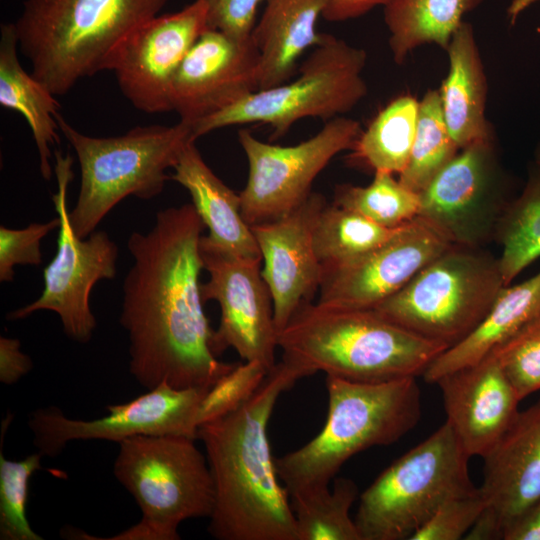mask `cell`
Returning a JSON list of instances; mask_svg holds the SVG:
<instances>
[{"mask_svg":"<svg viewBox=\"0 0 540 540\" xmlns=\"http://www.w3.org/2000/svg\"><path fill=\"white\" fill-rule=\"evenodd\" d=\"M206 228L194 205L156 214L133 232V258L122 285L120 324L129 339V370L147 390L162 383L209 390L236 364L218 360L200 290V239Z\"/></svg>","mask_w":540,"mask_h":540,"instance_id":"cell-1","label":"cell"},{"mask_svg":"<svg viewBox=\"0 0 540 540\" xmlns=\"http://www.w3.org/2000/svg\"><path fill=\"white\" fill-rule=\"evenodd\" d=\"M304 377L301 369L281 360L248 401L199 427L197 439L214 484L208 531L215 539L298 540L267 428L279 397Z\"/></svg>","mask_w":540,"mask_h":540,"instance_id":"cell-2","label":"cell"},{"mask_svg":"<svg viewBox=\"0 0 540 540\" xmlns=\"http://www.w3.org/2000/svg\"><path fill=\"white\" fill-rule=\"evenodd\" d=\"M281 360L306 376L324 372L356 382L423 375L447 348L389 321L374 309L308 302L278 332Z\"/></svg>","mask_w":540,"mask_h":540,"instance_id":"cell-3","label":"cell"},{"mask_svg":"<svg viewBox=\"0 0 540 540\" xmlns=\"http://www.w3.org/2000/svg\"><path fill=\"white\" fill-rule=\"evenodd\" d=\"M168 0H25L14 23L32 75L53 95L105 70L117 46Z\"/></svg>","mask_w":540,"mask_h":540,"instance_id":"cell-4","label":"cell"},{"mask_svg":"<svg viewBox=\"0 0 540 540\" xmlns=\"http://www.w3.org/2000/svg\"><path fill=\"white\" fill-rule=\"evenodd\" d=\"M325 384L328 411L321 431L302 447L275 458L289 495L328 486L352 456L397 442L421 417L416 377L371 383L326 376Z\"/></svg>","mask_w":540,"mask_h":540,"instance_id":"cell-5","label":"cell"},{"mask_svg":"<svg viewBox=\"0 0 540 540\" xmlns=\"http://www.w3.org/2000/svg\"><path fill=\"white\" fill-rule=\"evenodd\" d=\"M56 119L80 166V190L69 218L82 239L126 197L158 196L171 179L166 171L175 166L185 145L196 141L191 125L183 121L173 126H136L116 137H91L61 114Z\"/></svg>","mask_w":540,"mask_h":540,"instance_id":"cell-6","label":"cell"},{"mask_svg":"<svg viewBox=\"0 0 540 540\" xmlns=\"http://www.w3.org/2000/svg\"><path fill=\"white\" fill-rule=\"evenodd\" d=\"M116 479L134 497L142 519L116 540H178V526L210 517L214 484L206 456L182 436H133L118 442Z\"/></svg>","mask_w":540,"mask_h":540,"instance_id":"cell-7","label":"cell"},{"mask_svg":"<svg viewBox=\"0 0 540 540\" xmlns=\"http://www.w3.org/2000/svg\"><path fill=\"white\" fill-rule=\"evenodd\" d=\"M469 459L445 422L361 493L354 517L361 540H410L446 502L476 492Z\"/></svg>","mask_w":540,"mask_h":540,"instance_id":"cell-8","label":"cell"},{"mask_svg":"<svg viewBox=\"0 0 540 540\" xmlns=\"http://www.w3.org/2000/svg\"><path fill=\"white\" fill-rule=\"evenodd\" d=\"M504 286L498 258L452 246L373 309L448 349L478 326Z\"/></svg>","mask_w":540,"mask_h":540,"instance_id":"cell-9","label":"cell"},{"mask_svg":"<svg viewBox=\"0 0 540 540\" xmlns=\"http://www.w3.org/2000/svg\"><path fill=\"white\" fill-rule=\"evenodd\" d=\"M367 52L332 34L302 62L291 82L258 90L222 111L191 125L195 140L216 129L250 123L269 125L273 139L299 120H330L350 112L368 93L362 76Z\"/></svg>","mask_w":540,"mask_h":540,"instance_id":"cell-10","label":"cell"},{"mask_svg":"<svg viewBox=\"0 0 540 540\" xmlns=\"http://www.w3.org/2000/svg\"><path fill=\"white\" fill-rule=\"evenodd\" d=\"M54 155L58 189L52 201L60 218L56 255L43 271L41 295L32 303L10 311L6 318L15 321L40 310L53 311L59 316L67 337L87 343L96 328L90 307L91 291L98 281L115 277L118 246L105 231H94L84 239L76 235L67 208L73 158L58 149Z\"/></svg>","mask_w":540,"mask_h":540,"instance_id":"cell-11","label":"cell"},{"mask_svg":"<svg viewBox=\"0 0 540 540\" xmlns=\"http://www.w3.org/2000/svg\"><path fill=\"white\" fill-rule=\"evenodd\" d=\"M361 131L359 121L339 116L305 141L280 146L239 130L238 142L249 165L247 183L239 193L245 222H270L297 208L312 193L315 178L337 154L351 150Z\"/></svg>","mask_w":540,"mask_h":540,"instance_id":"cell-12","label":"cell"},{"mask_svg":"<svg viewBox=\"0 0 540 540\" xmlns=\"http://www.w3.org/2000/svg\"><path fill=\"white\" fill-rule=\"evenodd\" d=\"M208 390L175 388L166 383L92 420L66 417L59 408H39L28 419L33 443L42 456L55 457L74 440H108L145 436H182L197 440L200 407Z\"/></svg>","mask_w":540,"mask_h":540,"instance_id":"cell-13","label":"cell"},{"mask_svg":"<svg viewBox=\"0 0 540 540\" xmlns=\"http://www.w3.org/2000/svg\"><path fill=\"white\" fill-rule=\"evenodd\" d=\"M203 269L209 279L201 283L205 302L215 300L221 311L211 348L216 357L233 348L245 361L261 362L269 371L276 365L277 328L273 299L262 276V258L236 256L200 239Z\"/></svg>","mask_w":540,"mask_h":540,"instance_id":"cell-14","label":"cell"},{"mask_svg":"<svg viewBox=\"0 0 540 540\" xmlns=\"http://www.w3.org/2000/svg\"><path fill=\"white\" fill-rule=\"evenodd\" d=\"M207 29V5L204 0H195L131 32L113 51L105 70L114 72L121 92L136 109L146 113L172 111L174 75Z\"/></svg>","mask_w":540,"mask_h":540,"instance_id":"cell-15","label":"cell"},{"mask_svg":"<svg viewBox=\"0 0 540 540\" xmlns=\"http://www.w3.org/2000/svg\"><path fill=\"white\" fill-rule=\"evenodd\" d=\"M419 195L418 217L455 246L479 247L507 204L495 195L493 138L460 149Z\"/></svg>","mask_w":540,"mask_h":540,"instance_id":"cell-16","label":"cell"},{"mask_svg":"<svg viewBox=\"0 0 540 540\" xmlns=\"http://www.w3.org/2000/svg\"><path fill=\"white\" fill-rule=\"evenodd\" d=\"M453 245L420 217L362 257L323 271L317 303L373 309L403 288L421 269Z\"/></svg>","mask_w":540,"mask_h":540,"instance_id":"cell-17","label":"cell"},{"mask_svg":"<svg viewBox=\"0 0 540 540\" xmlns=\"http://www.w3.org/2000/svg\"><path fill=\"white\" fill-rule=\"evenodd\" d=\"M259 85L260 55L252 37L239 40L207 29L174 75L172 110L192 125L258 91Z\"/></svg>","mask_w":540,"mask_h":540,"instance_id":"cell-18","label":"cell"},{"mask_svg":"<svg viewBox=\"0 0 540 540\" xmlns=\"http://www.w3.org/2000/svg\"><path fill=\"white\" fill-rule=\"evenodd\" d=\"M326 203L323 195L312 192L285 216L250 226L262 256V276L272 295L277 332L319 292L323 270L313 233Z\"/></svg>","mask_w":540,"mask_h":540,"instance_id":"cell-19","label":"cell"},{"mask_svg":"<svg viewBox=\"0 0 540 540\" xmlns=\"http://www.w3.org/2000/svg\"><path fill=\"white\" fill-rule=\"evenodd\" d=\"M435 384L442 391L446 422L470 458H483L519 413L521 401L493 352Z\"/></svg>","mask_w":540,"mask_h":540,"instance_id":"cell-20","label":"cell"},{"mask_svg":"<svg viewBox=\"0 0 540 540\" xmlns=\"http://www.w3.org/2000/svg\"><path fill=\"white\" fill-rule=\"evenodd\" d=\"M483 459L480 516L504 539L540 498V399L519 411Z\"/></svg>","mask_w":540,"mask_h":540,"instance_id":"cell-21","label":"cell"},{"mask_svg":"<svg viewBox=\"0 0 540 540\" xmlns=\"http://www.w3.org/2000/svg\"><path fill=\"white\" fill-rule=\"evenodd\" d=\"M195 142L190 141L183 148L171 179L190 193L192 204L209 230L203 238L230 254L262 258L252 230L242 217L240 194L215 175Z\"/></svg>","mask_w":540,"mask_h":540,"instance_id":"cell-22","label":"cell"},{"mask_svg":"<svg viewBox=\"0 0 540 540\" xmlns=\"http://www.w3.org/2000/svg\"><path fill=\"white\" fill-rule=\"evenodd\" d=\"M446 51L449 69L438 93L448 130L462 149L492 138L486 119L487 77L470 23L459 26Z\"/></svg>","mask_w":540,"mask_h":540,"instance_id":"cell-23","label":"cell"},{"mask_svg":"<svg viewBox=\"0 0 540 540\" xmlns=\"http://www.w3.org/2000/svg\"><path fill=\"white\" fill-rule=\"evenodd\" d=\"M327 0H266L251 37L260 55L259 90L287 82L301 55L319 45L317 30Z\"/></svg>","mask_w":540,"mask_h":540,"instance_id":"cell-24","label":"cell"},{"mask_svg":"<svg viewBox=\"0 0 540 540\" xmlns=\"http://www.w3.org/2000/svg\"><path fill=\"white\" fill-rule=\"evenodd\" d=\"M540 317V271L529 279L504 286L478 326L462 341L438 355L423 373L429 384L473 365Z\"/></svg>","mask_w":540,"mask_h":540,"instance_id":"cell-25","label":"cell"},{"mask_svg":"<svg viewBox=\"0 0 540 540\" xmlns=\"http://www.w3.org/2000/svg\"><path fill=\"white\" fill-rule=\"evenodd\" d=\"M18 39L14 23L1 25L0 39V104L21 113L26 119L38 150L40 172L49 181L52 177L51 146L59 142L56 115L59 103L55 95L28 74L17 54Z\"/></svg>","mask_w":540,"mask_h":540,"instance_id":"cell-26","label":"cell"},{"mask_svg":"<svg viewBox=\"0 0 540 540\" xmlns=\"http://www.w3.org/2000/svg\"><path fill=\"white\" fill-rule=\"evenodd\" d=\"M483 0H391L384 6L393 60L402 64L416 48L435 44L447 49L464 16Z\"/></svg>","mask_w":540,"mask_h":540,"instance_id":"cell-27","label":"cell"},{"mask_svg":"<svg viewBox=\"0 0 540 540\" xmlns=\"http://www.w3.org/2000/svg\"><path fill=\"white\" fill-rule=\"evenodd\" d=\"M418 110L419 100L410 94L390 101L361 131L348 155L349 162L373 173L400 175L410 158Z\"/></svg>","mask_w":540,"mask_h":540,"instance_id":"cell-28","label":"cell"},{"mask_svg":"<svg viewBox=\"0 0 540 540\" xmlns=\"http://www.w3.org/2000/svg\"><path fill=\"white\" fill-rule=\"evenodd\" d=\"M505 285L540 257V166L530 168L521 194L507 202L496 223Z\"/></svg>","mask_w":540,"mask_h":540,"instance_id":"cell-29","label":"cell"},{"mask_svg":"<svg viewBox=\"0 0 540 540\" xmlns=\"http://www.w3.org/2000/svg\"><path fill=\"white\" fill-rule=\"evenodd\" d=\"M356 483L344 477L333 489L314 487L290 494L298 540H361L350 509L357 500Z\"/></svg>","mask_w":540,"mask_h":540,"instance_id":"cell-30","label":"cell"},{"mask_svg":"<svg viewBox=\"0 0 540 540\" xmlns=\"http://www.w3.org/2000/svg\"><path fill=\"white\" fill-rule=\"evenodd\" d=\"M395 230L327 202L314 228L315 253L323 271L333 269L374 250L387 241Z\"/></svg>","mask_w":540,"mask_h":540,"instance_id":"cell-31","label":"cell"},{"mask_svg":"<svg viewBox=\"0 0 540 540\" xmlns=\"http://www.w3.org/2000/svg\"><path fill=\"white\" fill-rule=\"evenodd\" d=\"M459 150L445 122L438 90H428L419 100L410 158L398 179L420 193Z\"/></svg>","mask_w":540,"mask_h":540,"instance_id":"cell-32","label":"cell"},{"mask_svg":"<svg viewBox=\"0 0 540 540\" xmlns=\"http://www.w3.org/2000/svg\"><path fill=\"white\" fill-rule=\"evenodd\" d=\"M332 203L380 226L394 229L418 216L420 195L404 186L393 174L375 172L367 186L337 185Z\"/></svg>","mask_w":540,"mask_h":540,"instance_id":"cell-33","label":"cell"},{"mask_svg":"<svg viewBox=\"0 0 540 540\" xmlns=\"http://www.w3.org/2000/svg\"><path fill=\"white\" fill-rule=\"evenodd\" d=\"M42 454L36 452L19 461L0 452V539L42 540L30 526L26 508L31 475L41 469Z\"/></svg>","mask_w":540,"mask_h":540,"instance_id":"cell-34","label":"cell"},{"mask_svg":"<svg viewBox=\"0 0 540 540\" xmlns=\"http://www.w3.org/2000/svg\"><path fill=\"white\" fill-rule=\"evenodd\" d=\"M493 353L520 401L540 390V317Z\"/></svg>","mask_w":540,"mask_h":540,"instance_id":"cell-35","label":"cell"},{"mask_svg":"<svg viewBox=\"0 0 540 540\" xmlns=\"http://www.w3.org/2000/svg\"><path fill=\"white\" fill-rule=\"evenodd\" d=\"M268 372L258 361L236 364L204 395L200 407V426L236 410L248 401L261 386Z\"/></svg>","mask_w":540,"mask_h":540,"instance_id":"cell-36","label":"cell"},{"mask_svg":"<svg viewBox=\"0 0 540 540\" xmlns=\"http://www.w3.org/2000/svg\"><path fill=\"white\" fill-rule=\"evenodd\" d=\"M478 490L442 505L410 540H459L464 538L485 508Z\"/></svg>","mask_w":540,"mask_h":540,"instance_id":"cell-37","label":"cell"},{"mask_svg":"<svg viewBox=\"0 0 540 540\" xmlns=\"http://www.w3.org/2000/svg\"><path fill=\"white\" fill-rule=\"evenodd\" d=\"M60 218L45 223H31L23 229L0 227V281L14 279L16 265H40L41 240L51 231L59 228Z\"/></svg>","mask_w":540,"mask_h":540,"instance_id":"cell-38","label":"cell"},{"mask_svg":"<svg viewBox=\"0 0 540 540\" xmlns=\"http://www.w3.org/2000/svg\"><path fill=\"white\" fill-rule=\"evenodd\" d=\"M207 26L226 35L245 40L251 37L259 5L266 0H204Z\"/></svg>","mask_w":540,"mask_h":540,"instance_id":"cell-39","label":"cell"},{"mask_svg":"<svg viewBox=\"0 0 540 540\" xmlns=\"http://www.w3.org/2000/svg\"><path fill=\"white\" fill-rule=\"evenodd\" d=\"M32 368L31 358L21 351L16 338L0 337V381L6 385L16 383Z\"/></svg>","mask_w":540,"mask_h":540,"instance_id":"cell-40","label":"cell"},{"mask_svg":"<svg viewBox=\"0 0 540 540\" xmlns=\"http://www.w3.org/2000/svg\"><path fill=\"white\" fill-rule=\"evenodd\" d=\"M391 0H327L322 18L329 22H340L358 18L373 8L385 6Z\"/></svg>","mask_w":540,"mask_h":540,"instance_id":"cell-41","label":"cell"},{"mask_svg":"<svg viewBox=\"0 0 540 540\" xmlns=\"http://www.w3.org/2000/svg\"><path fill=\"white\" fill-rule=\"evenodd\" d=\"M504 540H540V498L505 534Z\"/></svg>","mask_w":540,"mask_h":540,"instance_id":"cell-42","label":"cell"},{"mask_svg":"<svg viewBox=\"0 0 540 540\" xmlns=\"http://www.w3.org/2000/svg\"><path fill=\"white\" fill-rule=\"evenodd\" d=\"M540 0H512L507 8V16L510 24H514L517 18L530 6Z\"/></svg>","mask_w":540,"mask_h":540,"instance_id":"cell-43","label":"cell"},{"mask_svg":"<svg viewBox=\"0 0 540 540\" xmlns=\"http://www.w3.org/2000/svg\"><path fill=\"white\" fill-rule=\"evenodd\" d=\"M535 164L540 166V143L538 144L535 151Z\"/></svg>","mask_w":540,"mask_h":540,"instance_id":"cell-44","label":"cell"}]
</instances>
